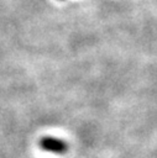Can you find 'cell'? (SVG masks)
I'll use <instances>...</instances> for the list:
<instances>
[{
	"label": "cell",
	"instance_id": "6da1fadb",
	"mask_svg": "<svg viewBox=\"0 0 157 158\" xmlns=\"http://www.w3.org/2000/svg\"><path fill=\"white\" fill-rule=\"evenodd\" d=\"M40 144L43 151L51 153H63L66 151V143L56 137H45Z\"/></svg>",
	"mask_w": 157,
	"mask_h": 158
}]
</instances>
